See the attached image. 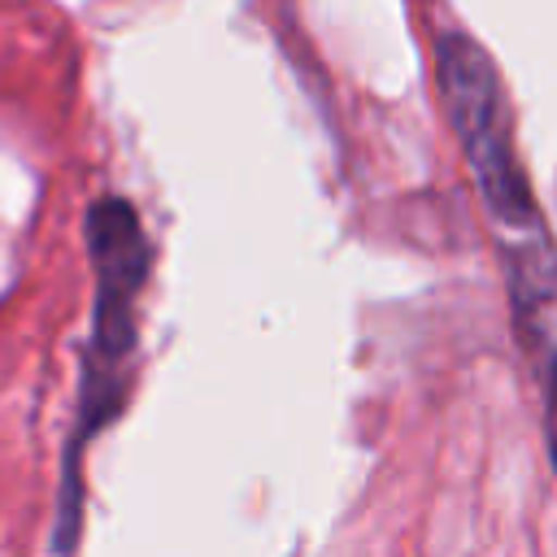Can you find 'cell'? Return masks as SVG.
<instances>
[{
    "mask_svg": "<svg viewBox=\"0 0 557 557\" xmlns=\"http://www.w3.org/2000/svg\"><path fill=\"white\" fill-rule=\"evenodd\" d=\"M87 252L96 270L91 300V339L83 357V405H78V440L96 435L117 409L126 392V361L135 348V309L152 265L144 226L126 200H96L87 209Z\"/></svg>",
    "mask_w": 557,
    "mask_h": 557,
    "instance_id": "7a4b0ae2",
    "label": "cell"
},
{
    "mask_svg": "<svg viewBox=\"0 0 557 557\" xmlns=\"http://www.w3.org/2000/svg\"><path fill=\"white\" fill-rule=\"evenodd\" d=\"M540 370H544V440H548V453L557 466V357Z\"/></svg>",
    "mask_w": 557,
    "mask_h": 557,
    "instance_id": "3957f363",
    "label": "cell"
},
{
    "mask_svg": "<svg viewBox=\"0 0 557 557\" xmlns=\"http://www.w3.org/2000/svg\"><path fill=\"white\" fill-rule=\"evenodd\" d=\"M435 83H440V100L453 122V135L461 144V157L470 165V178L479 187V200L500 235V252L518 257V252L544 248L548 231L513 144L505 87L492 57L470 35H440Z\"/></svg>",
    "mask_w": 557,
    "mask_h": 557,
    "instance_id": "6da1fadb",
    "label": "cell"
}]
</instances>
